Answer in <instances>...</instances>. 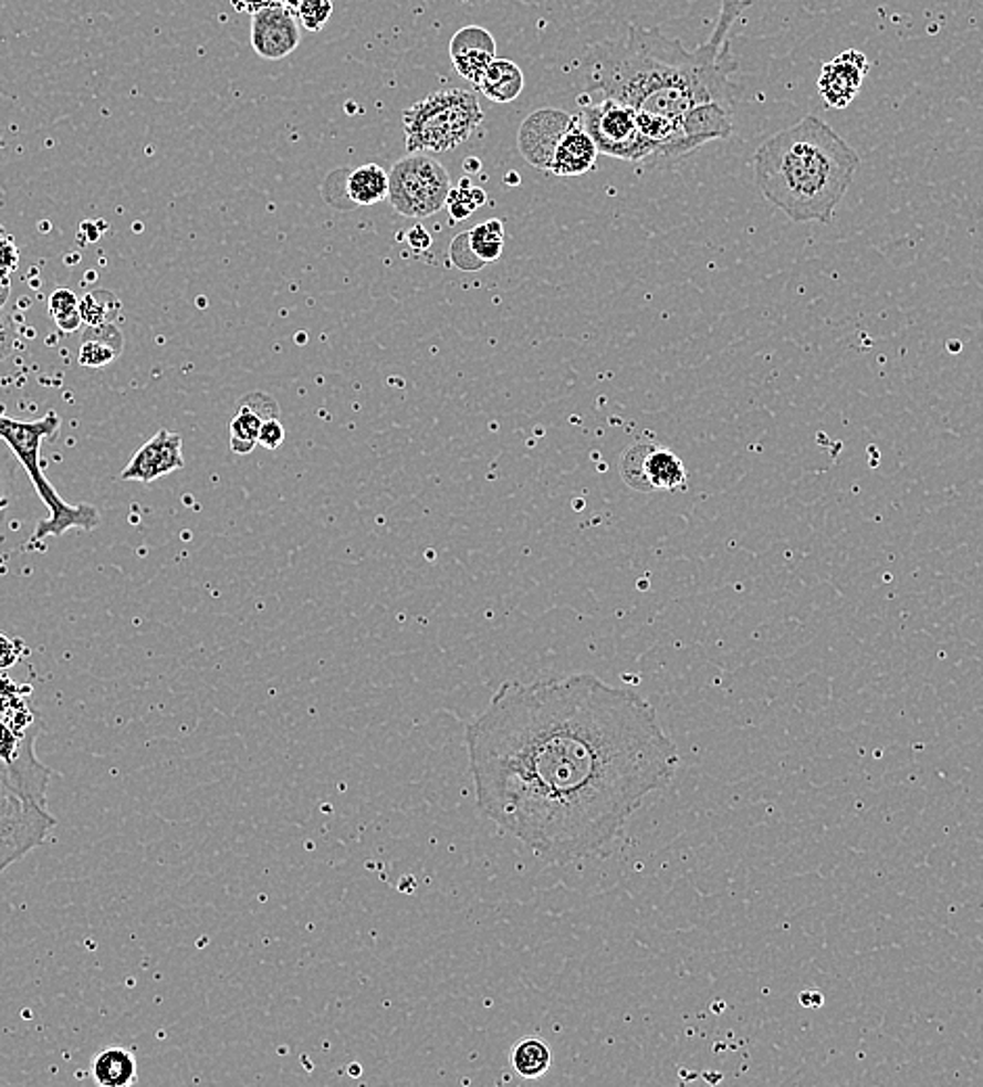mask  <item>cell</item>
<instances>
[{
    "instance_id": "6da1fadb",
    "label": "cell",
    "mask_w": 983,
    "mask_h": 1087,
    "mask_svg": "<svg viewBox=\"0 0 983 1087\" xmlns=\"http://www.w3.org/2000/svg\"><path fill=\"white\" fill-rule=\"evenodd\" d=\"M467 751L483 816L560 864L616 839L680 763L656 707L595 673L504 682Z\"/></svg>"
},
{
    "instance_id": "7a4b0ae2",
    "label": "cell",
    "mask_w": 983,
    "mask_h": 1087,
    "mask_svg": "<svg viewBox=\"0 0 983 1087\" xmlns=\"http://www.w3.org/2000/svg\"><path fill=\"white\" fill-rule=\"evenodd\" d=\"M750 4V0H722L712 39L694 51L659 30L628 25L621 39L597 44L584 59L586 95L672 119L680 128L703 107L733 109L731 74L736 61L731 32Z\"/></svg>"
},
{
    "instance_id": "3957f363",
    "label": "cell",
    "mask_w": 983,
    "mask_h": 1087,
    "mask_svg": "<svg viewBox=\"0 0 983 1087\" xmlns=\"http://www.w3.org/2000/svg\"><path fill=\"white\" fill-rule=\"evenodd\" d=\"M860 168V155L820 117L806 115L753 155L755 185L793 222L833 220Z\"/></svg>"
},
{
    "instance_id": "277c9868",
    "label": "cell",
    "mask_w": 983,
    "mask_h": 1087,
    "mask_svg": "<svg viewBox=\"0 0 983 1087\" xmlns=\"http://www.w3.org/2000/svg\"><path fill=\"white\" fill-rule=\"evenodd\" d=\"M59 427H61V419L55 410H49L42 419L36 420L13 419L0 412V439L11 448V452L18 458L21 469L28 473L30 483L34 485L36 494L49 511L46 519L40 521L34 532V542L51 535L59 537L74 527L93 532L101 523V515L95 506L65 502L42 473L40 446L44 439L55 438Z\"/></svg>"
},
{
    "instance_id": "5b68a950",
    "label": "cell",
    "mask_w": 983,
    "mask_h": 1087,
    "mask_svg": "<svg viewBox=\"0 0 983 1087\" xmlns=\"http://www.w3.org/2000/svg\"><path fill=\"white\" fill-rule=\"evenodd\" d=\"M482 122V107L473 93L463 88L436 91L402 114L406 151H452L478 133Z\"/></svg>"
},
{
    "instance_id": "8992f818",
    "label": "cell",
    "mask_w": 983,
    "mask_h": 1087,
    "mask_svg": "<svg viewBox=\"0 0 983 1087\" xmlns=\"http://www.w3.org/2000/svg\"><path fill=\"white\" fill-rule=\"evenodd\" d=\"M55 828V818L20 774L0 762V877L32 849L40 847Z\"/></svg>"
},
{
    "instance_id": "52a82bcc",
    "label": "cell",
    "mask_w": 983,
    "mask_h": 1087,
    "mask_svg": "<svg viewBox=\"0 0 983 1087\" xmlns=\"http://www.w3.org/2000/svg\"><path fill=\"white\" fill-rule=\"evenodd\" d=\"M582 122L593 136L598 153L645 168L666 164L663 151L638 128L635 109L611 101L582 98Z\"/></svg>"
},
{
    "instance_id": "ba28073f",
    "label": "cell",
    "mask_w": 983,
    "mask_h": 1087,
    "mask_svg": "<svg viewBox=\"0 0 983 1087\" xmlns=\"http://www.w3.org/2000/svg\"><path fill=\"white\" fill-rule=\"evenodd\" d=\"M452 191L450 174L425 153H408L389 173L387 199L405 218H429L446 208Z\"/></svg>"
},
{
    "instance_id": "9c48e42d",
    "label": "cell",
    "mask_w": 983,
    "mask_h": 1087,
    "mask_svg": "<svg viewBox=\"0 0 983 1087\" xmlns=\"http://www.w3.org/2000/svg\"><path fill=\"white\" fill-rule=\"evenodd\" d=\"M621 479L640 492H678L687 488L689 473L672 450L656 443L628 448L619 462Z\"/></svg>"
},
{
    "instance_id": "30bf717a",
    "label": "cell",
    "mask_w": 983,
    "mask_h": 1087,
    "mask_svg": "<svg viewBox=\"0 0 983 1087\" xmlns=\"http://www.w3.org/2000/svg\"><path fill=\"white\" fill-rule=\"evenodd\" d=\"M576 117L578 115L565 114L560 109H538L525 117L517 136L523 159L530 166L548 173L561 138L574 126Z\"/></svg>"
},
{
    "instance_id": "8fae6325",
    "label": "cell",
    "mask_w": 983,
    "mask_h": 1087,
    "mask_svg": "<svg viewBox=\"0 0 983 1087\" xmlns=\"http://www.w3.org/2000/svg\"><path fill=\"white\" fill-rule=\"evenodd\" d=\"M250 39L258 58L266 61L290 58L302 40L300 21L293 11L276 2L269 9L251 15Z\"/></svg>"
},
{
    "instance_id": "7c38bea8",
    "label": "cell",
    "mask_w": 983,
    "mask_h": 1087,
    "mask_svg": "<svg viewBox=\"0 0 983 1087\" xmlns=\"http://www.w3.org/2000/svg\"><path fill=\"white\" fill-rule=\"evenodd\" d=\"M182 467V438L168 429H159L154 438L135 452V457L130 458V462L119 473V479L149 485L155 479L170 475Z\"/></svg>"
},
{
    "instance_id": "4fadbf2b",
    "label": "cell",
    "mask_w": 983,
    "mask_h": 1087,
    "mask_svg": "<svg viewBox=\"0 0 983 1087\" xmlns=\"http://www.w3.org/2000/svg\"><path fill=\"white\" fill-rule=\"evenodd\" d=\"M867 74V55L856 49H849L823 65V72L818 77V93L827 103V107L846 109L860 93Z\"/></svg>"
},
{
    "instance_id": "5bb4252c",
    "label": "cell",
    "mask_w": 983,
    "mask_h": 1087,
    "mask_svg": "<svg viewBox=\"0 0 983 1087\" xmlns=\"http://www.w3.org/2000/svg\"><path fill=\"white\" fill-rule=\"evenodd\" d=\"M504 248V222L499 218L459 234L450 245V262L461 270H480L501 258Z\"/></svg>"
},
{
    "instance_id": "9a60e30c",
    "label": "cell",
    "mask_w": 983,
    "mask_h": 1087,
    "mask_svg": "<svg viewBox=\"0 0 983 1087\" xmlns=\"http://www.w3.org/2000/svg\"><path fill=\"white\" fill-rule=\"evenodd\" d=\"M450 59L457 74L475 84L496 59V40L482 25L461 28L450 40Z\"/></svg>"
},
{
    "instance_id": "2e32d148",
    "label": "cell",
    "mask_w": 983,
    "mask_h": 1087,
    "mask_svg": "<svg viewBox=\"0 0 983 1087\" xmlns=\"http://www.w3.org/2000/svg\"><path fill=\"white\" fill-rule=\"evenodd\" d=\"M269 419H279V404L276 400L262 394L253 391L248 394L239 410L234 412L231 420V450L234 454H250L251 450L258 446L260 429Z\"/></svg>"
},
{
    "instance_id": "e0dca14e",
    "label": "cell",
    "mask_w": 983,
    "mask_h": 1087,
    "mask_svg": "<svg viewBox=\"0 0 983 1087\" xmlns=\"http://www.w3.org/2000/svg\"><path fill=\"white\" fill-rule=\"evenodd\" d=\"M597 157V145H595L593 136L586 130L582 115H578L574 126L561 138L560 147L553 155L548 173L563 176V178L582 176V174L590 173L595 168Z\"/></svg>"
},
{
    "instance_id": "ac0fdd59",
    "label": "cell",
    "mask_w": 983,
    "mask_h": 1087,
    "mask_svg": "<svg viewBox=\"0 0 983 1087\" xmlns=\"http://www.w3.org/2000/svg\"><path fill=\"white\" fill-rule=\"evenodd\" d=\"M492 103H513L525 88V76L520 65L509 59H494L478 82L473 84Z\"/></svg>"
},
{
    "instance_id": "d6986e66",
    "label": "cell",
    "mask_w": 983,
    "mask_h": 1087,
    "mask_svg": "<svg viewBox=\"0 0 983 1087\" xmlns=\"http://www.w3.org/2000/svg\"><path fill=\"white\" fill-rule=\"evenodd\" d=\"M124 352V335L116 325L88 326L77 352V363L84 368H103Z\"/></svg>"
},
{
    "instance_id": "ffe728a7",
    "label": "cell",
    "mask_w": 983,
    "mask_h": 1087,
    "mask_svg": "<svg viewBox=\"0 0 983 1087\" xmlns=\"http://www.w3.org/2000/svg\"><path fill=\"white\" fill-rule=\"evenodd\" d=\"M346 197L352 206H377L387 199L389 174L379 164H365L346 174Z\"/></svg>"
},
{
    "instance_id": "44dd1931",
    "label": "cell",
    "mask_w": 983,
    "mask_h": 1087,
    "mask_svg": "<svg viewBox=\"0 0 983 1087\" xmlns=\"http://www.w3.org/2000/svg\"><path fill=\"white\" fill-rule=\"evenodd\" d=\"M93 1079L101 1087H128L136 1084V1058L130 1049L105 1048L93 1060Z\"/></svg>"
},
{
    "instance_id": "7402d4cb",
    "label": "cell",
    "mask_w": 983,
    "mask_h": 1087,
    "mask_svg": "<svg viewBox=\"0 0 983 1087\" xmlns=\"http://www.w3.org/2000/svg\"><path fill=\"white\" fill-rule=\"evenodd\" d=\"M80 312L86 326L116 325L122 302L112 291L95 289L80 300Z\"/></svg>"
},
{
    "instance_id": "603a6c76",
    "label": "cell",
    "mask_w": 983,
    "mask_h": 1087,
    "mask_svg": "<svg viewBox=\"0 0 983 1087\" xmlns=\"http://www.w3.org/2000/svg\"><path fill=\"white\" fill-rule=\"evenodd\" d=\"M513 1067L525 1079H538L551 1067V1049L538 1037H527L513 1049Z\"/></svg>"
},
{
    "instance_id": "cb8c5ba5",
    "label": "cell",
    "mask_w": 983,
    "mask_h": 1087,
    "mask_svg": "<svg viewBox=\"0 0 983 1087\" xmlns=\"http://www.w3.org/2000/svg\"><path fill=\"white\" fill-rule=\"evenodd\" d=\"M49 312L55 321L59 331L61 333H76L80 331V326L84 325V318H82V312H80V300L76 297L74 291L70 289H57L51 297H49Z\"/></svg>"
},
{
    "instance_id": "d4e9b609",
    "label": "cell",
    "mask_w": 983,
    "mask_h": 1087,
    "mask_svg": "<svg viewBox=\"0 0 983 1087\" xmlns=\"http://www.w3.org/2000/svg\"><path fill=\"white\" fill-rule=\"evenodd\" d=\"M488 203V195L482 187H473L469 178H463L461 185L448 195L446 199V210L450 211L452 220H467L471 213L480 210Z\"/></svg>"
},
{
    "instance_id": "484cf974",
    "label": "cell",
    "mask_w": 983,
    "mask_h": 1087,
    "mask_svg": "<svg viewBox=\"0 0 983 1087\" xmlns=\"http://www.w3.org/2000/svg\"><path fill=\"white\" fill-rule=\"evenodd\" d=\"M15 462L18 458L11 448L0 439V516L15 504L20 492V467Z\"/></svg>"
},
{
    "instance_id": "4316f807",
    "label": "cell",
    "mask_w": 983,
    "mask_h": 1087,
    "mask_svg": "<svg viewBox=\"0 0 983 1087\" xmlns=\"http://www.w3.org/2000/svg\"><path fill=\"white\" fill-rule=\"evenodd\" d=\"M333 15V0H302L295 9V18L310 34L321 32Z\"/></svg>"
},
{
    "instance_id": "83f0119b",
    "label": "cell",
    "mask_w": 983,
    "mask_h": 1087,
    "mask_svg": "<svg viewBox=\"0 0 983 1087\" xmlns=\"http://www.w3.org/2000/svg\"><path fill=\"white\" fill-rule=\"evenodd\" d=\"M28 692H30V687H18L11 678H7L4 673H0V715H7L15 707L23 705L25 703L23 697Z\"/></svg>"
},
{
    "instance_id": "f1b7e54d",
    "label": "cell",
    "mask_w": 983,
    "mask_h": 1087,
    "mask_svg": "<svg viewBox=\"0 0 983 1087\" xmlns=\"http://www.w3.org/2000/svg\"><path fill=\"white\" fill-rule=\"evenodd\" d=\"M18 347V328L11 314L0 310V363L7 360Z\"/></svg>"
},
{
    "instance_id": "f546056e",
    "label": "cell",
    "mask_w": 983,
    "mask_h": 1087,
    "mask_svg": "<svg viewBox=\"0 0 983 1087\" xmlns=\"http://www.w3.org/2000/svg\"><path fill=\"white\" fill-rule=\"evenodd\" d=\"M23 652H25V647H23L20 638H13V636L0 631V671L13 668L20 661Z\"/></svg>"
},
{
    "instance_id": "4dcf8cb0",
    "label": "cell",
    "mask_w": 983,
    "mask_h": 1087,
    "mask_svg": "<svg viewBox=\"0 0 983 1087\" xmlns=\"http://www.w3.org/2000/svg\"><path fill=\"white\" fill-rule=\"evenodd\" d=\"M20 266V251L15 243L0 234V281H9V276Z\"/></svg>"
},
{
    "instance_id": "1f68e13d",
    "label": "cell",
    "mask_w": 983,
    "mask_h": 1087,
    "mask_svg": "<svg viewBox=\"0 0 983 1087\" xmlns=\"http://www.w3.org/2000/svg\"><path fill=\"white\" fill-rule=\"evenodd\" d=\"M285 441V427L281 425L279 419H269L262 429H260V438H258V446L266 448V450H276L281 443Z\"/></svg>"
},
{
    "instance_id": "d6a6232c",
    "label": "cell",
    "mask_w": 983,
    "mask_h": 1087,
    "mask_svg": "<svg viewBox=\"0 0 983 1087\" xmlns=\"http://www.w3.org/2000/svg\"><path fill=\"white\" fill-rule=\"evenodd\" d=\"M408 245L415 249V251H425L431 245V234L427 232L423 224H415L412 229L408 230Z\"/></svg>"
},
{
    "instance_id": "836d02e7",
    "label": "cell",
    "mask_w": 983,
    "mask_h": 1087,
    "mask_svg": "<svg viewBox=\"0 0 983 1087\" xmlns=\"http://www.w3.org/2000/svg\"><path fill=\"white\" fill-rule=\"evenodd\" d=\"M232 7L241 13H250V15H255L264 9H269L272 4H276V0H231Z\"/></svg>"
},
{
    "instance_id": "e575fe53",
    "label": "cell",
    "mask_w": 983,
    "mask_h": 1087,
    "mask_svg": "<svg viewBox=\"0 0 983 1087\" xmlns=\"http://www.w3.org/2000/svg\"><path fill=\"white\" fill-rule=\"evenodd\" d=\"M464 173L478 174L482 170V161L478 157H467L463 161Z\"/></svg>"
},
{
    "instance_id": "d590c367",
    "label": "cell",
    "mask_w": 983,
    "mask_h": 1087,
    "mask_svg": "<svg viewBox=\"0 0 983 1087\" xmlns=\"http://www.w3.org/2000/svg\"><path fill=\"white\" fill-rule=\"evenodd\" d=\"M9 291H11V281H0V310L4 302L9 300Z\"/></svg>"
},
{
    "instance_id": "8d00e7d4",
    "label": "cell",
    "mask_w": 983,
    "mask_h": 1087,
    "mask_svg": "<svg viewBox=\"0 0 983 1087\" xmlns=\"http://www.w3.org/2000/svg\"><path fill=\"white\" fill-rule=\"evenodd\" d=\"M276 2H279V4H283L285 9H290V11L295 13V9L300 7V2H302V0H276Z\"/></svg>"
},
{
    "instance_id": "74e56055",
    "label": "cell",
    "mask_w": 983,
    "mask_h": 1087,
    "mask_svg": "<svg viewBox=\"0 0 983 1087\" xmlns=\"http://www.w3.org/2000/svg\"><path fill=\"white\" fill-rule=\"evenodd\" d=\"M504 180H506V182H509V180H513V182H515V185H517V182H520V178H517V174H511V176H506V178H504Z\"/></svg>"
}]
</instances>
